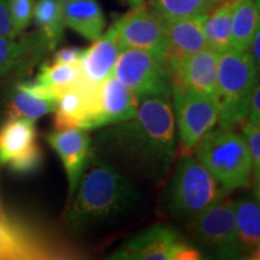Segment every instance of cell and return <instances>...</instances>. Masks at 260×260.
Here are the masks:
<instances>
[{"label": "cell", "instance_id": "1", "mask_svg": "<svg viewBox=\"0 0 260 260\" xmlns=\"http://www.w3.org/2000/svg\"><path fill=\"white\" fill-rule=\"evenodd\" d=\"M172 99L140 103L138 113L107 125L96 139L100 157L129 178L158 184L167 177L178 153ZM133 180V178H132Z\"/></svg>", "mask_w": 260, "mask_h": 260}, {"label": "cell", "instance_id": "2", "mask_svg": "<svg viewBox=\"0 0 260 260\" xmlns=\"http://www.w3.org/2000/svg\"><path fill=\"white\" fill-rule=\"evenodd\" d=\"M90 159L89 170L83 174L65 212L67 226L76 233L112 222L128 213L140 198L132 178L102 158L92 154Z\"/></svg>", "mask_w": 260, "mask_h": 260}, {"label": "cell", "instance_id": "3", "mask_svg": "<svg viewBox=\"0 0 260 260\" xmlns=\"http://www.w3.org/2000/svg\"><path fill=\"white\" fill-rule=\"evenodd\" d=\"M193 154L225 195L251 184L252 158L242 133L222 126L211 129L195 146Z\"/></svg>", "mask_w": 260, "mask_h": 260}, {"label": "cell", "instance_id": "4", "mask_svg": "<svg viewBox=\"0 0 260 260\" xmlns=\"http://www.w3.org/2000/svg\"><path fill=\"white\" fill-rule=\"evenodd\" d=\"M258 80L251 52L230 48L220 53L213 96L219 126L234 129L246 122Z\"/></svg>", "mask_w": 260, "mask_h": 260}, {"label": "cell", "instance_id": "5", "mask_svg": "<svg viewBox=\"0 0 260 260\" xmlns=\"http://www.w3.org/2000/svg\"><path fill=\"white\" fill-rule=\"evenodd\" d=\"M225 195L211 172L195 155L182 154L169 190V211L180 218H191L223 200Z\"/></svg>", "mask_w": 260, "mask_h": 260}, {"label": "cell", "instance_id": "6", "mask_svg": "<svg viewBox=\"0 0 260 260\" xmlns=\"http://www.w3.org/2000/svg\"><path fill=\"white\" fill-rule=\"evenodd\" d=\"M113 76L134 93L140 103L146 99H172L174 81L167 60L151 52L123 48Z\"/></svg>", "mask_w": 260, "mask_h": 260}, {"label": "cell", "instance_id": "7", "mask_svg": "<svg viewBox=\"0 0 260 260\" xmlns=\"http://www.w3.org/2000/svg\"><path fill=\"white\" fill-rule=\"evenodd\" d=\"M80 253L56 237L0 216V260L76 258Z\"/></svg>", "mask_w": 260, "mask_h": 260}, {"label": "cell", "instance_id": "8", "mask_svg": "<svg viewBox=\"0 0 260 260\" xmlns=\"http://www.w3.org/2000/svg\"><path fill=\"white\" fill-rule=\"evenodd\" d=\"M172 102L178 153L191 154L198 142L218 124V107L212 96L180 87L174 88Z\"/></svg>", "mask_w": 260, "mask_h": 260}, {"label": "cell", "instance_id": "9", "mask_svg": "<svg viewBox=\"0 0 260 260\" xmlns=\"http://www.w3.org/2000/svg\"><path fill=\"white\" fill-rule=\"evenodd\" d=\"M187 230L195 241L226 258H242L237 242L236 201L220 200L188 219Z\"/></svg>", "mask_w": 260, "mask_h": 260}, {"label": "cell", "instance_id": "10", "mask_svg": "<svg viewBox=\"0 0 260 260\" xmlns=\"http://www.w3.org/2000/svg\"><path fill=\"white\" fill-rule=\"evenodd\" d=\"M41 164L35 122L9 117L0 126V165H6L17 175H29L39 170Z\"/></svg>", "mask_w": 260, "mask_h": 260}, {"label": "cell", "instance_id": "11", "mask_svg": "<svg viewBox=\"0 0 260 260\" xmlns=\"http://www.w3.org/2000/svg\"><path fill=\"white\" fill-rule=\"evenodd\" d=\"M122 48H138L165 59L168 40L164 19L145 5L133 10L112 24Z\"/></svg>", "mask_w": 260, "mask_h": 260}, {"label": "cell", "instance_id": "12", "mask_svg": "<svg viewBox=\"0 0 260 260\" xmlns=\"http://www.w3.org/2000/svg\"><path fill=\"white\" fill-rule=\"evenodd\" d=\"M219 52L206 47L183 57L167 58L175 87L193 89L214 96L218 75Z\"/></svg>", "mask_w": 260, "mask_h": 260}, {"label": "cell", "instance_id": "13", "mask_svg": "<svg viewBox=\"0 0 260 260\" xmlns=\"http://www.w3.org/2000/svg\"><path fill=\"white\" fill-rule=\"evenodd\" d=\"M46 140L63 162L69 186L68 206L73 200L81 178L92 158V140L88 130L82 128L54 130L46 136Z\"/></svg>", "mask_w": 260, "mask_h": 260}, {"label": "cell", "instance_id": "14", "mask_svg": "<svg viewBox=\"0 0 260 260\" xmlns=\"http://www.w3.org/2000/svg\"><path fill=\"white\" fill-rule=\"evenodd\" d=\"M184 241L176 230L155 224L123 243L111 259L118 260H174L180 243Z\"/></svg>", "mask_w": 260, "mask_h": 260}, {"label": "cell", "instance_id": "15", "mask_svg": "<svg viewBox=\"0 0 260 260\" xmlns=\"http://www.w3.org/2000/svg\"><path fill=\"white\" fill-rule=\"evenodd\" d=\"M99 86H89L82 81L61 92L57 98L54 110V130L71 128L92 130Z\"/></svg>", "mask_w": 260, "mask_h": 260}, {"label": "cell", "instance_id": "16", "mask_svg": "<svg viewBox=\"0 0 260 260\" xmlns=\"http://www.w3.org/2000/svg\"><path fill=\"white\" fill-rule=\"evenodd\" d=\"M139 106L140 102L134 93L112 75L98 87L93 129L133 118Z\"/></svg>", "mask_w": 260, "mask_h": 260}, {"label": "cell", "instance_id": "17", "mask_svg": "<svg viewBox=\"0 0 260 260\" xmlns=\"http://www.w3.org/2000/svg\"><path fill=\"white\" fill-rule=\"evenodd\" d=\"M122 50L117 32L111 25L109 30L93 41L92 46L84 50L81 60L84 82L96 87L112 76Z\"/></svg>", "mask_w": 260, "mask_h": 260}, {"label": "cell", "instance_id": "18", "mask_svg": "<svg viewBox=\"0 0 260 260\" xmlns=\"http://www.w3.org/2000/svg\"><path fill=\"white\" fill-rule=\"evenodd\" d=\"M207 15L209 14L168 21L164 19L168 40L167 58L188 56L207 47L205 37V21Z\"/></svg>", "mask_w": 260, "mask_h": 260}, {"label": "cell", "instance_id": "19", "mask_svg": "<svg viewBox=\"0 0 260 260\" xmlns=\"http://www.w3.org/2000/svg\"><path fill=\"white\" fill-rule=\"evenodd\" d=\"M65 27L89 41H95L103 35L106 18L96 0H71L63 4Z\"/></svg>", "mask_w": 260, "mask_h": 260}, {"label": "cell", "instance_id": "20", "mask_svg": "<svg viewBox=\"0 0 260 260\" xmlns=\"http://www.w3.org/2000/svg\"><path fill=\"white\" fill-rule=\"evenodd\" d=\"M259 25L260 9L255 0L235 2L233 10L230 48L237 51H249Z\"/></svg>", "mask_w": 260, "mask_h": 260}, {"label": "cell", "instance_id": "21", "mask_svg": "<svg viewBox=\"0 0 260 260\" xmlns=\"http://www.w3.org/2000/svg\"><path fill=\"white\" fill-rule=\"evenodd\" d=\"M32 19L39 29V38L47 51L57 47L64 37L63 5L59 0H38Z\"/></svg>", "mask_w": 260, "mask_h": 260}, {"label": "cell", "instance_id": "22", "mask_svg": "<svg viewBox=\"0 0 260 260\" xmlns=\"http://www.w3.org/2000/svg\"><path fill=\"white\" fill-rule=\"evenodd\" d=\"M237 242L242 255H249L260 242V204L252 199L236 201Z\"/></svg>", "mask_w": 260, "mask_h": 260}, {"label": "cell", "instance_id": "23", "mask_svg": "<svg viewBox=\"0 0 260 260\" xmlns=\"http://www.w3.org/2000/svg\"><path fill=\"white\" fill-rule=\"evenodd\" d=\"M234 5H235L234 0H225L220 3L207 15L205 21V37H206L207 47L219 53L230 50Z\"/></svg>", "mask_w": 260, "mask_h": 260}, {"label": "cell", "instance_id": "24", "mask_svg": "<svg viewBox=\"0 0 260 260\" xmlns=\"http://www.w3.org/2000/svg\"><path fill=\"white\" fill-rule=\"evenodd\" d=\"M37 81L54 94L56 99L61 92L70 87L80 84L83 81V74L80 64H44Z\"/></svg>", "mask_w": 260, "mask_h": 260}, {"label": "cell", "instance_id": "25", "mask_svg": "<svg viewBox=\"0 0 260 260\" xmlns=\"http://www.w3.org/2000/svg\"><path fill=\"white\" fill-rule=\"evenodd\" d=\"M57 102L32 95L27 90L15 87L9 100V117H21L37 121L47 113L54 112Z\"/></svg>", "mask_w": 260, "mask_h": 260}, {"label": "cell", "instance_id": "26", "mask_svg": "<svg viewBox=\"0 0 260 260\" xmlns=\"http://www.w3.org/2000/svg\"><path fill=\"white\" fill-rule=\"evenodd\" d=\"M47 51L39 35H34L25 40L0 37V77L24 60L28 54Z\"/></svg>", "mask_w": 260, "mask_h": 260}, {"label": "cell", "instance_id": "27", "mask_svg": "<svg viewBox=\"0 0 260 260\" xmlns=\"http://www.w3.org/2000/svg\"><path fill=\"white\" fill-rule=\"evenodd\" d=\"M151 6L162 19H177L210 14L213 0H151Z\"/></svg>", "mask_w": 260, "mask_h": 260}, {"label": "cell", "instance_id": "28", "mask_svg": "<svg viewBox=\"0 0 260 260\" xmlns=\"http://www.w3.org/2000/svg\"><path fill=\"white\" fill-rule=\"evenodd\" d=\"M35 3V0H9L12 24L17 35L22 34L30 24Z\"/></svg>", "mask_w": 260, "mask_h": 260}, {"label": "cell", "instance_id": "29", "mask_svg": "<svg viewBox=\"0 0 260 260\" xmlns=\"http://www.w3.org/2000/svg\"><path fill=\"white\" fill-rule=\"evenodd\" d=\"M242 134L245 136L247 146L252 158L253 177L260 180V125L252 124L249 122H243Z\"/></svg>", "mask_w": 260, "mask_h": 260}, {"label": "cell", "instance_id": "30", "mask_svg": "<svg viewBox=\"0 0 260 260\" xmlns=\"http://www.w3.org/2000/svg\"><path fill=\"white\" fill-rule=\"evenodd\" d=\"M0 37L16 39L14 24H12L11 14H10L9 0H0Z\"/></svg>", "mask_w": 260, "mask_h": 260}, {"label": "cell", "instance_id": "31", "mask_svg": "<svg viewBox=\"0 0 260 260\" xmlns=\"http://www.w3.org/2000/svg\"><path fill=\"white\" fill-rule=\"evenodd\" d=\"M84 50L80 47H63L58 50L53 56L52 63L58 64H80L82 60Z\"/></svg>", "mask_w": 260, "mask_h": 260}, {"label": "cell", "instance_id": "32", "mask_svg": "<svg viewBox=\"0 0 260 260\" xmlns=\"http://www.w3.org/2000/svg\"><path fill=\"white\" fill-rule=\"evenodd\" d=\"M247 122L252 124L260 125V79L256 83L254 93H253L251 106H249L248 116H247Z\"/></svg>", "mask_w": 260, "mask_h": 260}, {"label": "cell", "instance_id": "33", "mask_svg": "<svg viewBox=\"0 0 260 260\" xmlns=\"http://www.w3.org/2000/svg\"><path fill=\"white\" fill-rule=\"evenodd\" d=\"M249 52H251L253 60H254L256 73H258V76L260 79V25L255 32L251 47H249Z\"/></svg>", "mask_w": 260, "mask_h": 260}, {"label": "cell", "instance_id": "34", "mask_svg": "<svg viewBox=\"0 0 260 260\" xmlns=\"http://www.w3.org/2000/svg\"><path fill=\"white\" fill-rule=\"evenodd\" d=\"M251 256H248L249 259H254V260H260V242L258 243V246L255 247V249L253 251L251 254Z\"/></svg>", "mask_w": 260, "mask_h": 260}, {"label": "cell", "instance_id": "35", "mask_svg": "<svg viewBox=\"0 0 260 260\" xmlns=\"http://www.w3.org/2000/svg\"><path fill=\"white\" fill-rule=\"evenodd\" d=\"M144 2L145 0H128V3L132 8H138V6L144 5Z\"/></svg>", "mask_w": 260, "mask_h": 260}, {"label": "cell", "instance_id": "36", "mask_svg": "<svg viewBox=\"0 0 260 260\" xmlns=\"http://www.w3.org/2000/svg\"><path fill=\"white\" fill-rule=\"evenodd\" d=\"M213 2H214V4H216V6H217L218 4H220V3L225 2V0H213Z\"/></svg>", "mask_w": 260, "mask_h": 260}, {"label": "cell", "instance_id": "37", "mask_svg": "<svg viewBox=\"0 0 260 260\" xmlns=\"http://www.w3.org/2000/svg\"><path fill=\"white\" fill-rule=\"evenodd\" d=\"M59 2L61 3V5H63V4H65V3H69V2H71V0H59Z\"/></svg>", "mask_w": 260, "mask_h": 260}, {"label": "cell", "instance_id": "38", "mask_svg": "<svg viewBox=\"0 0 260 260\" xmlns=\"http://www.w3.org/2000/svg\"><path fill=\"white\" fill-rule=\"evenodd\" d=\"M258 197H259V199H260V184H259V187H258Z\"/></svg>", "mask_w": 260, "mask_h": 260}, {"label": "cell", "instance_id": "39", "mask_svg": "<svg viewBox=\"0 0 260 260\" xmlns=\"http://www.w3.org/2000/svg\"><path fill=\"white\" fill-rule=\"evenodd\" d=\"M256 2V4H258V6H259V9H260V0H255Z\"/></svg>", "mask_w": 260, "mask_h": 260}, {"label": "cell", "instance_id": "40", "mask_svg": "<svg viewBox=\"0 0 260 260\" xmlns=\"http://www.w3.org/2000/svg\"><path fill=\"white\" fill-rule=\"evenodd\" d=\"M235 2H237V0H235Z\"/></svg>", "mask_w": 260, "mask_h": 260}]
</instances>
